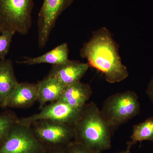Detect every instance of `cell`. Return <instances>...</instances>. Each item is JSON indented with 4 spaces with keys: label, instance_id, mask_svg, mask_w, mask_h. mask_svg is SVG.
<instances>
[{
    "label": "cell",
    "instance_id": "cell-1",
    "mask_svg": "<svg viewBox=\"0 0 153 153\" xmlns=\"http://www.w3.org/2000/svg\"><path fill=\"white\" fill-rule=\"evenodd\" d=\"M80 55L87 60L89 67L104 74L110 83L121 82L129 76L127 68L122 63L117 44L105 27L93 32L80 49Z\"/></svg>",
    "mask_w": 153,
    "mask_h": 153
},
{
    "label": "cell",
    "instance_id": "cell-2",
    "mask_svg": "<svg viewBox=\"0 0 153 153\" xmlns=\"http://www.w3.org/2000/svg\"><path fill=\"white\" fill-rule=\"evenodd\" d=\"M73 128V141L88 149L102 153L111 148L112 132L94 102L82 108Z\"/></svg>",
    "mask_w": 153,
    "mask_h": 153
},
{
    "label": "cell",
    "instance_id": "cell-3",
    "mask_svg": "<svg viewBox=\"0 0 153 153\" xmlns=\"http://www.w3.org/2000/svg\"><path fill=\"white\" fill-rule=\"evenodd\" d=\"M140 108L137 94L135 91L128 90L108 97L100 111L113 133L121 126L139 114Z\"/></svg>",
    "mask_w": 153,
    "mask_h": 153
},
{
    "label": "cell",
    "instance_id": "cell-4",
    "mask_svg": "<svg viewBox=\"0 0 153 153\" xmlns=\"http://www.w3.org/2000/svg\"><path fill=\"white\" fill-rule=\"evenodd\" d=\"M33 0H0V33H29L32 25Z\"/></svg>",
    "mask_w": 153,
    "mask_h": 153
},
{
    "label": "cell",
    "instance_id": "cell-5",
    "mask_svg": "<svg viewBox=\"0 0 153 153\" xmlns=\"http://www.w3.org/2000/svg\"><path fill=\"white\" fill-rule=\"evenodd\" d=\"M44 144L37 138L31 126L16 123L0 146V153H45Z\"/></svg>",
    "mask_w": 153,
    "mask_h": 153
},
{
    "label": "cell",
    "instance_id": "cell-6",
    "mask_svg": "<svg viewBox=\"0 0 153 153\" xmlns=\"http://www.w3.org/2000/svg\"><path fill=\"white\" fill-rule=\"evenodd\" d=\"M82 109L74 108L62 102H53L43 107L38 113L18 118L17 123L31 126L38 121L50 120L60 122L73 127L79 117Z\"/></svg>",
    "mask_w": 153,
    "mask_h": 153
},
{
    "label": "cell",
    "instance_id": "cell-7",
    "mask_svg": "<svg viewBox=\"0 0 153 153\" xmlns=\"http://www.w3.org/2000/svg\"><path fill=\"white\" fill-rule=\"evenodd\" d=\"M74 0H44L38 16V44L43 49L49 41L57 19Z\"/></svg>",
    "mask_w": 153,
    "mask_h": 153
},
{
    "label": "cell",
    "instance_id": "cell-8",
    "mask_svg": "<svg viewBox=\"0 0 153 153\" xmlns=\"http://www.w3.org/2000/svg\"><path fill=\"white\" fill-rule=\"evenodd\" d=\"M36 137L43 144L65 146L74 140L73 127L67 124L50 120L38 121L33 124Z\"/></svg>",
    "mask_w": 153,
    "mask_h": 153
},
{
    "label": "cell",
    "instance_id": "cell-9",
    "mask_svg": "<svg viewBox=\"0 0 153 153\" xmlns=\"http://www.w3.org/2000/svg\"><path fill=\"white\" fill-rule=\"evenodd\" d=\"M89 67L87 63L69 60L63 64L52 65L48 75L55 77L64 85L68 86L80 81Z\"/></svg>",
    "mask_w": 153,
    "mask_h": 153
},
{
    "label": "cell",
    "instance_id": "cell-10",
    "mask_svg": "<svg viewBox=\"0 0 153 153\" xmlns=\"http://www.w3.org/2000/svg\"><path fill=\"white\" fill-rule=\"evenodd\" d=\"M38 83L18 82L6 100L3 108H25L37 101Z\"/></svg>",
    "mask_w": 153,
    "mask_h": 153
},
{
    "label": "cell",
    "instance_id": "cell-11",
    "mask_svg": "<svg viewBox=\"0 0 153 153\" xmlns=\"http://www.w3.org/2000/svg\"><path fill=\"white\" fill-rule=\"evenodd\" d=\"M92 94L90 85L79 81L67 86L57 101L81 109L87 103Z\"/></svg>",
    "mask_w": 153,
    "mask_h": 153
},
{
    "label": "cell",
    "instance_id": "cell-12",
    "mask_svg": "<svg viewBox=\"0 0 153 153\" xmlns=\"http://www.w3.org/2000/svg\"><path fill=\"white\" fill-rule=\"evenodd\" d=\"M38 85L37 101L41 109L47 102L57 101L67 86L48 74L38 82Z\"/></svg>",
    "mask_w": 153,
    "mask_h": 153
},
{
    "label": "cell",
    "instance_id": "cell-13",
    "mask_svg": "<svg viewBox=\"0 0 153 153\" xmlns=\"http://www.w3.org/2000/svg\"><path fill=\"white\" fill-rule=\"evenodd\" d=\"M69 52L68 44L64 43L41 56L25 57V60L19 61L18 63L29 66L43 63L59 65L66 63L69 60Z\"/></svg>",
    "mask_w": 153,
    "mask_h": 153
},
{
    "label": "cell",
    "instance_id": "cell-14",
    "mask_svg": "<svg viewBox=\"0 0 153 153\" xmlns=\"http://www.w3.org/2000/svg\"><path fill=\"white\" fill-rule=\"evenodd\" d=\"M18 82L13 61L6 58L0 60V107H3L8 97Z\"/></svg>",
    "mask_w": 153,
    "mask_h": 153
},
{
    "label": "cell",
    "instance_id": "cell-15",
    "mask_svg": "<svg viewBox=\"0 0 153 153\" xmlns=\"http://www.w3.org/2000/svg\"><path fill=\"white\" fill-rule=\"evenodd\" d=\"M150 141L153 142V117L133 127L130 140L127 143V149L130 150L138 142Z\"/></svg>",
    "mask_w": 153,
    "mask_h": 153
},
{
    "label": "cell",
    "instance_id": "cell-16",
    "mask_svg": "<svg viewBox=\"0 0 153 153\" xmlns=\"http://www.w3.org/2000/svg\"><path fill=\"white\" fill-rule=\"evenodd\" d=\"M18 119L16 114L11 111H7L0 114V146L8 136Z\"/></svg>",
    "mask_w": 153,
    "mask_h": 153
},
{
    "label": "cell",
    "instance_id": "cell-17",
    "mask_svg": "<svg viewBox=\"0 0 153 153\" xmlns=\"http://www.w3.org/2000/svg\"><path fill=\"white\" fill-rule=\"evenodd\" d=\"M15 34L14 32L6 31L0 35V60L6 59L10 48L12 39Z\"/></svg>",
    "mask_w": 153,
    "mask_h": 153
},
{
    "label": "cell",
    "instance_id": "cell-18",
    "mask_svg": "<svg viewBox=\"0 0 153 153\" xmlns=\"http://www.w3.org/2000/svg\"><path fill=\"white\" fill-rule=\"evenodd\" d=\"M68 153H102L97 152L88 149L79 143L72 141L66 146Z\"/></svg>",
    "mask_w": 153,
    "mask_h": 153
},
{
    "label": "cell",
    "instance_id": "cell-19",
    "mask_svg": "<svg viewBox=\"0 0 153 153\" xmlns=\"http://www.w3.org/2000/svg\"><path fill=\"white\" fill-rule=\"evenodd\" d=\"M146 93L149 99L153 104V77L151 79L149 84H148Z\"/></svg>",
    "mask_w": 153,
    "mask_h": 153
},
{
    "label": "cell",
    "instance_id": "cell-20",
    "mask_svg": "<svg viewBox=\"0 0 153 153\" xmlns=\"http://www.w3.org/2000/svg\"><path fill=\"white\" fill-rule=\"evenodd\" d=\"M49 153H68L66 147L65 149H58V150H53Z\"/></svg>",
    "mask_w": 153,
    "mask_h": 153
},
{
    "label": "cell",
    "instance_id": "cell-21",
    "mask_svg": "<svg viewBox=\"0 0 153 153\" xmlns=\"http://www.w3.org/2000/svg\"><path fill=\"white\" fill-rule=\"evenodd\" d=\"M116 153H132L131 152L130 150L126 149V150L121 151V152H119Z\"/></svg>",
    "mask_w": 153,
    "mask_h": 153
},
{
    "label": "cell",
    "instance_id": "cell-22",
    "mask_svg": "<svg viewBox=\"0 0 153 153\" xmlns=\"http://www.w3.org/2000/svg\"><path fill=\"white\" fill-rule=\"evenodd\" d=\"M152 152H153V149H152Z\"/></svg>",
    "mask_w": 153,
    "mask_h": 153
}]
</instances>
